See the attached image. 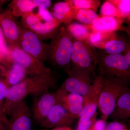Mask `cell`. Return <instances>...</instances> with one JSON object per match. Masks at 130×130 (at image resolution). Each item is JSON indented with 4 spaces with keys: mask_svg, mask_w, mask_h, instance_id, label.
<instances>
[{
    "mask_svg": "<svg viewBox=\"0 0 130 130\" xmlns=\"http://www.w3.org/2000/svg\"><path fill=\"white\" fill-rule=\"evenodd\" d=\"M22 21L25 28L35 33L41 40L52 39L58 33L60 26L56 20L46 22L32 11L23 15Z\"/></svg>",
    "mask_w": 130,
    "mask_h": 130,
    "instance_id": "7",
    "label": "cell"
},
{
    "mask_svg": "<svg viewBox=\"0 0 130 130\" xmlns=\"http://www.w3.org/2000/svg\"><path fill=\"white\" fill-rule=\"evenodd\" d=\"M56 74L51 70L38 76L26 78L8 89L6 98L5 111L9 115L14 106L29 95L37 96L57 87Z\"/></svg>",
    "mask_w": 130,
    "mask_h": 130,
    "instance_id": "1",
    "label": "cell"
},
{
    "mask_svg": "<svg viewBox=\"0 0 130 130\" xmlns=\"http://www.w3.org/2000/svg\"><path fill=\"white\" fill-rule=\"evenodd\" d=\"M9 47L12 63L23 66L30 77L42 75L51 71L44 63L27 53L20 47Z\"/></svg>",
    "mask_w": 130,
    "mask_h": 130,
    "instance_id": "9",
    "label": "cell"
},
{
    "mask_svg": "<svg viewBox=\"0 0 130 130\" xmlns=\"http://www.w3.org/2000/svg\"><path fill=\"white\" fill-rule=\"evenodd\" d=\"M101 16L110 17L115 18L123 22L126 20L124 16L116 8V7L109 1H106L103 3L100 9Z\"/></svg>",
    "mask_w": 130,
    "mask_h": 130,
    "instance_id": "24",
    "label": "cell"
},
{
    "mask_svg": "<svg viewBox=\"0 0 130 130\" xmlns=\"http://www.w3.org/2000/svg\"><path fill=\"white\" fill-rule=\"evenodd\" d=\"M73 38L66 27L60 28L57 34L48 44L47 59L55 67L63 70L68 75L71 71V56Z\"/></svg>",
    "mask_w": 130,
    "mask_h": 130,
    "instance_id": "2",
    "label": "cell"
},
{
    "mask_svg": "<svg viewBox=\"0 0 130 130\" xmlns=\"http://www.w3.org/2000/svg\"><path fill=\"white\" fill-rule=\"evenodd\" d=\"M97 113L89 120L82 121L79 120L77 130H89L96 120Z\"/></svg>",
    "mask_w": 130,
    "mask_h": 130,
    "instance_id": "28",
    "label": "cell"
},
{
    "mask_svg": "<svg viewBox=\"0 0 130 130\" xmlns=\"http://www.w3.org/2000/svg\"><path fill=\"white\" fill-rule=\"evenodd\" d=\"M103 77L98 74L86 95L84 96V107L78 118L82 121L90 120L97 113L98 100L102 86Z\"/></svg>",
    "mask_w": 130,
    "mask_h": 130,
    "instance_id": "10",
    "label": "cell"
},
{
    "mask_svg": "<svg viewBox=\"0 0 130 130\" xmlns=\"http://www.w3.org/2000/svg\"><path fill=\"white\" fill-rule=\"evenodd\" d=\"M1 68V65H0V68Z\"/></svg>",
    "mask_w": 130,
    "mask_h": 130,
    "instance_id": "41",
    "label": "cell"
},
{
    "mask_svg": "<svg viewBox=\"0 0 130 130\" xmlns=\"http://www.w3.org/2000/svg\"><path fill=\"white\" fill-rule=\"evenodd\" d=\"M9 88L6 83L0 82V101L6 99Z\"/></svg>",
    "mask_w": 130,
    "mask_h": 130,
    "instance_id": "33",
    "label": "cell"
},
{
    "mask_svg": "<svg viewBox=\"0 0 130 130\" xmlns=\"http://www.w3.org/2000/svg\"><path fill=\"white\" fill-rule=\"evenodd\" d=\"M59 103L56 92L48 91L37 96L33 104L32 116L40 124L46 118L53 107Z\"/></svg>",
    "mask_w": 130,
    "mask_h": 130,
    "instance_id": "13",
    "label": "cell"
},
{
    "mask_svg": "<svg viewBox=\"0 0 130 130\" xmlns=\"http://www.w3.org/2000/svg\"><path fill=\"white\" fill-rule=\"evenodd\" d=\"M99 74L107 78L130 81V64L122 54L98 53Z\"/></svg>",
    "mask_w": 130,
    "mask_h": 130,
    "instance_id": "4",
    "label": "cell"
},
{
    "mask_svg": "<svg viewBox=\"0 0 130 130\" xmlns=\"http://www.w3.org/2000/svg\"><path fill=\"white\" fill-rule=\"evenodd\" d=\"M51 14L60 24H68L74 20L73 9L67 1L55 3Z\"/></svg>",
    "mask_w": 130,
    "mask_h": 130,
    "instance_id": "19",
    "label": "cell"
},
{
    "mask_svg": "<svg viewBox=\"0 0 130 130\" xmlns=\"http://www.w3.org/2000/svg\"><path fill=\"white\" fill-rule=\"evenodd\" d=\"M31 112L25 100L15 105L9 114L7 130H31Z\"/></svg>",
    "mask_w": 130,
    "mask_h": 130,
    "instance_id": "11",
    "label": "cell"
},
{
    "mask_svg": "<svg viewBox=\"0 0 130 130\" xmlns=\"http://www.w3.org/2000/svg\"><path fill=\"white\" fill-rule=\"evenodd\" d=\"M106 130H128L124 124L117 121L110 122L107 125Z\"/></svg>",
    "mask_w": 130,
    "mask_h": 130,
    "instance_id": "31",
    "label": "cell"
},
{
    "mask_svg": "<svg viewBox=\"0 0 130 130\" xmlns=\"http://www.w3.org/2000/svg\"><path fill=\"white\" fill-rule=\"evenodd\" d=\"M75 119L61 103H58L53 107L46 118L40 124L47 129L68 126Z\"/></svg>",
    "mask_w": 130,
    "mask_h": 130,
    "instance_id": "12",
    "label": "cell"
},
{
    "mask_svg": "<svg viewBox=\"0 0 130 130\" xmlns=\"http://www.w3.org/2000/svg\"><path fill=\"white\" fill-rule=\"evenodd\" d=\"M129 83L130 81L116 78L103 77L102 88L98 106L103 119L106 121L114 109L119 97L129 89Z\"/></svg>",
    "mask_w": 130,
    "mask_h": 130,
    "instance_id": "3",
    "label": "cell"
},
{
    "mask_svg": "<svg viewBox=\"0 0 130 130\" xmlns=\"http://www.w3.org/2000/svg\"><path fill=\"white\" fill-rule=\"evenodd\" d=\"M92 74L89 71L72 68L71 73L59 89L65 95L74 93L85 96L92 84Z\"/></svg>",
    "mask_w": 130,
    "mask_h": 130,
    "instance_id": "6",
    "label": "cell"
},
{
    "mask_svg": "<svg viewBox=\"0 0 130 130\" xmlns=\"http://www.w3.org/2000/svg\"><path fill=\"white\" fill-rule=\"evenodd\" d=\"M20 47L26 53L44 63L47 59L48 44L34 32L20 26Z\"/></svg>",
    "mask_w": 130,
    "mask_h": 130,
    "instance_id": "8",
    "label": "cell"
},
{
    "mask_svg": "<svg viewBox=\"0 0 130 130\" xmlns=\"http://www.w3.org/2000/svg\"><path fill=\"white\" fill-rule=\"evenodd\" d=\"M0 26L9 46L20 47V25L15 21L10 11L0 14Z\"/></svg>",
    "mask_w": 130,
    "mask_h": 130,
    "instance_id": "14",
    "label": "cell"
},
{
    "mask_svg": "<svg viewBox=\"0 0 130 130\" xmlns=\"http://www.w3.org/2000/svg\"><path fill=\"white\" fill-rule=\"evenodd\" d=\"M106 121L104 120H96L89 130H106Z\"/></svg>",
    "mask_w": 130,
    "mask_h": 130,
    "instance_id": "32",
    "label": "cell"
},
{
    "mask_svg": "<svg viewBox=\"0 0 130 130\" xmlns=\"http://www.w3.org/2000/svg\"><path fill=\"white\" fill-rule=\"evenodd\" d=\"M84 97L74 93H70L62 98L61 103L75 118H78L84 107Z\"/></svg>",
    "mask_w": 130,
    "mask_h": 130,
    "instance_id": "17",
    "label": "cell"
},
{
    "mask_svg": "<svg viewBox=\"0 0 130 130\" xmlns=\"http://www.w3.org/2000/svg\"><path fill=\"white\" fill-rule=\"evenodd\" d=\"M66 28L73 39L81 41H86L92 31L90 26L77 22L68 24Z\"/></svg>",
    "mask_w": 130,
    "mask_h": 130,
    "instance_id": "21",
    "label": "cell"
},
{
    "mask_svg": "<svg viewBox=\"0 0 130 130\" xmlns=\"http://www.w3.org/2000/svg\"><path fill=\"white\" fill-rule=\"evenodd\" d=\"M51 130H72L68 126H64L54 128Z\"/></svg>",
    "mask_w": 130,
    "mask_h": 130,
    "instance_id": "37",
    "label": "cell"
},
{
    "mask_svg": "<svg viewBox=\"0 0 130 130\" xmlns=\"http://www.w3.org/2000/svg\"><path fill=\"white\" fill-rule=\"evenodd\" d=\"M130 117V90H128L118 98L112 112L109 116L115 121L126 119Z\"/></svg>",
    "mask_w": 130,
    "mask_h": 130,
    "instance_id": "15",
    "label": "cell"
},
{
    "mask_svg": "<svg viewBox=\"0 0 130 130\" xmlns=\"http://www.w3.org/2000/svg\"><path fill=\"white\" fill-rule=\"evenodd\" d=\"M67 1L72 9H88L96 12L101 3L99 0H68Z\"/></svg>",
    "mask_w": 130,
    "mask_h": 130,
    "instance_id": "25",
    "label": "cell"
},
{
    "mask_svg": "<svg viewBox=\"0 0 130 130\" xmlns=\"http://www.w3.org/2000/svg\"><path fill=\"white\" fill-rule=\"evenodd\" d=\"M122 55L124 56L127 62L130 64V48H128Z\"/></svg>",
    "mask_w": 130,
    "mask_h": 130,
    "instance_id": "35",
    "label": "cell"
},
{
    "mask_svg": "<svg viewBox=\"0 0 130 130\" xmlns=\"http://www.w3.org/2000/svg\"><path fill=\"white\" fill-rule=\"evenodd\" d=\"M116 7L124 15L126 20L130 21V0H108Z\"/></svg>",
    "mask_w": 130,
    "mask_h": 130,
    "instance_id": "27",
    "label": "cell"
},
{
    "mask_svg": "<svg viewBox=\"0 0 130 130\" xmlns=\"http://www.w3.org/2000/svg\"><path fill=\"white\" fill-rule=\"evenodd\" d=\"M98 61V54L94 47L86 41L73 39L71 68L85 70L93 73Z\"/></svg>",
    "mask_w": 130,
    "mask_h": 130,
    "instance_id": "5",
    "label": "cell"
},
{
    "mask_svg": "<svg viewBox=\"0 0 130 130\" xmlns=\"http://www.w3.org/2000/svg\"><path fill=\"white\" fill-rule=\"evenodd\" d=\"M0 130H7L6 125L4 123L0 122Z\"/></svg>",
    "mask_w": 130,
    "mask_h": 130,
    "instance_id": "38",
    "label": "cell"
},
{
    "mask_svg": "<svg viewBox=\"0 0 130 130\" xmlns=\"http://www.w3.org/2000/svg\"><path fill=\"white\" fill-rule=\"evenodd\" d=\"M1 62H3V63H4L5 64H6L5 61H4V60L2 58V57L0 56V63H1Z\"/></svg>",
    "mask_w": 130,
    "mask_h": 130,
    "instance_id": "39",
    "label": "cell"
},
{
    "mask_svg": "<svg viewBox=\"0 0 130 130\" xmlns=\"http://www.w3.org/2000/svg\"><path fill=\"white\" fill-rule=\"evenodd\" d=\"M38 15L46 22H52L56 20L53 15L47 9L39 8Z\"/></svg>",
    "mask_w": 130,
    "mask_h": 130,
    "instance_id": "29",
    "label": "cell"
},
{
    "mask_svg": "<svg viewBox=\"0 0 130 130\" xmlns=\"http://www.w3.org/2000/svg\"><path fill=\"white\" fill-rule=\"evenodd\" d=\"M40 130H49L48 129H41Z\"/></svg>",
    "mask_w": 130,
    "mask_h": 130,
    "instance_id": "40",
    "label": "cell"
},
{
    "mask_svg": "<svg viewBox=\"0 0 130 130\" xmlns=\"http://www.w3.org/2000/svg\"><path fill=\"white\" fill-rule=\"evenodd\" d=\"M115 34V32H101L92 30L86 42L95 47L96 45L106 41Z\"/></svg>",
    "mask_w": 130,
    "mask_h": 130,
    "instance_id": "26",
    "label": "cell"
},
{
    "mask_svg": "<svg viewBox=\"0 0 130 130\" xmlns=\"http://www.w3.org/2000/svg\"><path fill=\"white\" fill-rule=\"evenodd\" d=\"M130 47L129 43L118 37L116 34L94 48L105 50L108 54H121Z\"/></svg>",
    "mask_w": 130,
    "mask_h": 130,
    "instance_id": "16",
    "label": "cell"
},
{
    "mask_svg": "<svg viewBox=\"0 0 130 130\" xmlns=\"http://www.w3.org/2000/svg\"><path fill=\"white\" fill-rule=\"evenodd\" d=\"M0 122H2L7 125L8 123V120L6 117L4 116V115L0 112Z\"/></svg>",
    "mask_w": 130,
    "mask_h": 130,
    "instance_id": "36",
    "label": "cell"
},
{
    "mask_svg": "<svg viewBox=\"0 0 130 130\" xmlns=\"http://www.w3.org/2000/svg\"><path fill=\"white\" fill-rule=\"evenodd\" d=\"M37 7L42 9H47L51 6V1L50 0H33Z\"/></svg>",
    "mask_w": 130,
    "mask_h": 130,
    "instance_id": "34",
    "label": "cell"
},
{
    "mask_svg": "<svg viewBox=\"0 0 130 130\" xmlns=\"http://www.w3.org/2000/svg\"><path fill=\"white\" fill-rule=\"evenodd\" d=\"M72 9L74 20H76V21L86 25H93L100 18V16L98 15L96 12L92 10L84 9Z\"/></svg>",
    "mask_w": 130,
    "mask_h": 130,
    "instance_id": "23",
    "label": "cell"
},
{
    "mask_svg": "<svg viewBox=\"0 0 130 130\" xmlns=\"http://www.w3.org/2000/svg\"><path fill=\"white\" fill-rule=\"evenodd\" d=\"M8 50V46L0 26V55L6 54Z\"/></svg>",
    "mask_w": 130,
    "mask_h": 130,
    "instance_id": "30",
    "label": "cell"
},
{
    "mask_svg": "<svg viewBox=\"0 0 130 130\" xmlns=\"http://www.w3.org/2000/svg\"><path fill=\"white\" fill-rule=\"evenodd\" d=\"M123 22L110 17H100L93 25L90 26L91 30L105 32H115L119 30H124L122 26Z\"/></svg>",
    "mask_w": 130,
    "mask_h": 130,
    "instance_id": "18",
    "label": "cell"
},
{
    "mask_svg": "<svg viewBox=\"0 0 130 130\" xmlns=\"http://www.w3.org/2000/svg\"><path fill=\"white\" fill-rule=\"evenodd\" d=\"M27 73L25 68L18 63H13L9 66L6 73V83L10 88L19 83L26 78Z\"/></svg>",
    "mask_w": 130,
    "mask_h": 130,
    "instance_id": "20",
    "label": "cell"
},
{
    "mask_svg": "<svg viewBox=\"0 0 130 130\" xmlns=\"http://www.w3.org/2000/svg\"><path fill=\"white\" fill-rule=\"evenodd\" d=\"M9 7L12 15L16 17H22L37 7L33 0H14L10 3Z\"/></svg>",
    "mask_w": 130,
    "mask_h": 130,
    "instance_id": "22",
    "label": "cell"
}]
</instances>
